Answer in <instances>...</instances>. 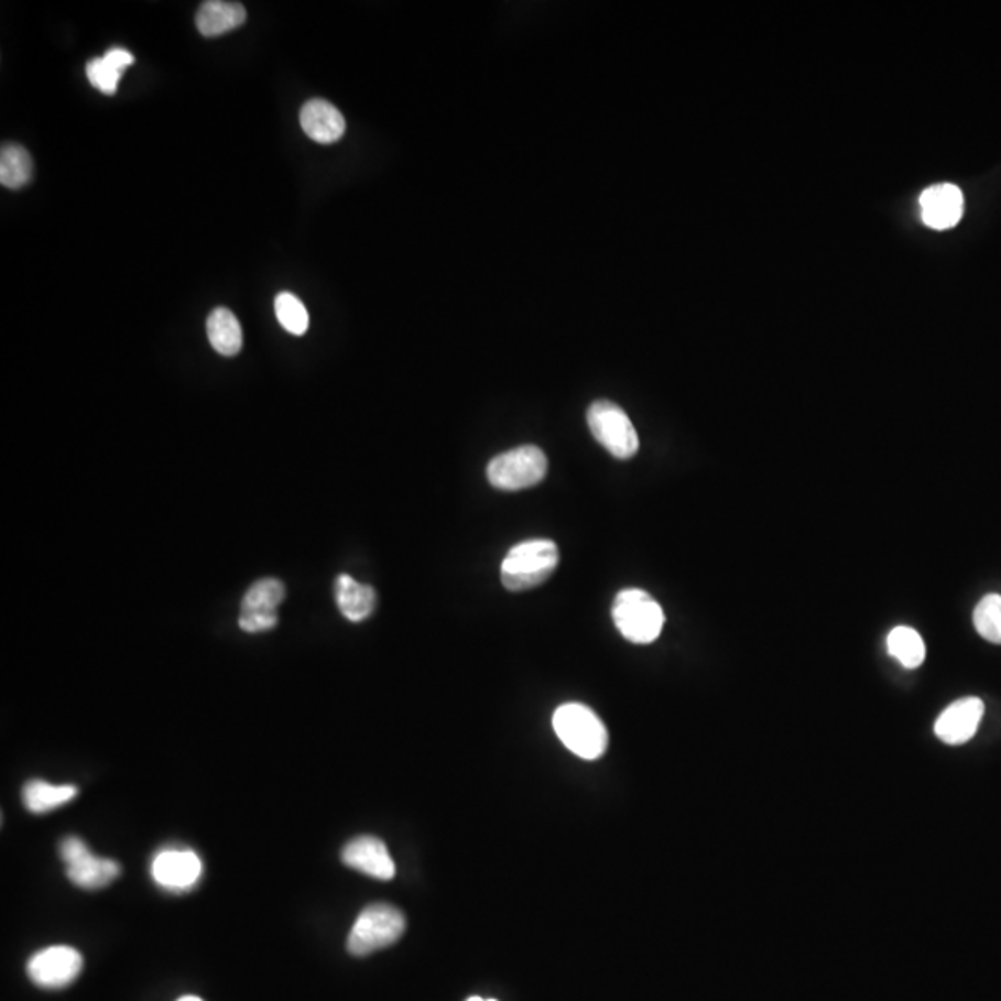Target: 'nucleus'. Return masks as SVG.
<instances>
[{"label":"nucleus","mask_w":1001,"mask_h":1001,"mask_svg":"<svg viewBox=\"0 0 1001 1001\" xmlns=\"http://www.w3.org/2000/svg\"><path fill=\"white\" fill-rule=\"evenodd\" d=\"M558 547L551 540H525L514 545L501 564V583L509 591L533 590L558 568Z\"/></svg>","instance_id":"nucleus-1"},{"label":"nucleus","mask_w":1001,"mask_h":1001,"mask_svg":"<svg viewBox=\"0 0 1001 1001\" xmlns=\"http://www.w3.org/2000/svg\"><path fill=\"white\" fill-rule=\"evenodd\" d=\"M556 737L574 755L585 761H596L605 755L609 732L603 721L590 707L580 703H566L553 715Z\"/></svg>","instance_id":"nucleus-2"},{"label":"nucleus","mask_w":1001,"mask_h":1001,"mask_svg":"<svg viewBox=\"0 0 1001 1001\" xmlns=\"http://www.w3.org/2000/svg\"><path fill=\"white\" fill-rule=\"evenodd\" d=\"M612 620L623 639L633 644H653L664 629V610L650 594L640 588H627L616 596Z\"/></svg>","instance_id":"nucleus-3"},{"label":"nucleus","mask_w":1001,"mask_h":1001,"mask_svg":"<svg viewBox=\"0 0 1001 1001\" xmlns=\"http://www.w3.org/2000/svg\"><path fill=\"white\" fill-rule=\"evenodd\" d=\"M404 927L406 922L399 908L388 903H373L358 914L347 938V949L357 957L376 954L398 943L403 937Z\"/></svg>","instance_id":"nucleus-4"},{"label":"nucleus","mask_w":1001,"mask_h":1001,"mask_svg":"<svg viewBox=\"0 0 1001 1001\" xmlns=\"http://www.w3.org/2000/svg\"><path fill=\"white\" fill-rule=\"evenodd\" d=\"M488 480L503 492L536 487L547 475V457L536 445H522L501 453L488 464Z\"/></svg>","instance_id":"nucleus-5"},{"label":"nucleus","mask_w":1001,"mask_h":1001,"mask_svg":"<svg viewBox=\"0 0 1001 1001\" xmlns=\"http://www.w3.org/2000/svg\"><path fill=\"white\" fill-rule=\"evenodd\" d=\"M586 422L594 438L618 460H629L639 453V433L631 417L618 404L605 399L591 403L586 412Z\"/></svg>","instance_id":"nucleus-6"},{"label":"nucleus","mask_w":1001,"mask_h":1001,"mask_svg":"<svg viewBox=\"0 0 1001 1001\" xmlns=\"http://www.w3.org/2000/svg\"><path fill=\"white\" fill-rule=\"evenodd\" d=\"M59 857L67 867L65 873L70 883L77 884L80 889H105L121 873L118 862L94 856L86 842L77 837H67L59 844Z\"/></svg>","instance_id":"nucleus-7"},{"label":"nucleus","mask_w":1001,"mask_h":1001,"mask_svg":"<svg viewBox=\"0 0 1001 1001\" xmlns=\"http://www.w3.org/2000/svg\"><path fill=\"white\" fill-rule=\"evenodd\" d=\"M84 959L70 946H48L32 955L26 965L30 981L40 989L59 990L77 981L83 973Z\"/></svg>","instance_id":"nucleus-8"},{"label":"nucleus","mask_w":1001,"mask_h":1001,"mask_svg":"<svg viewBox=\"0 0 1001 1001\" xmlns=\"http://www.w3.org/2000/svg\"><path fill=\"white\" fill-rule=\"evenodd\" d=\"M286 598L279 579H262L247 590L241 601L240 629L246 633H264L279 623L276 609Z\"/></svg>","instance_id":"nucleus-9"},{"label":"nucleus","mask_w":1001,"mask_h":1001,"mask_svg":"<svg viewBox=\"0 0 1001 1001\" xmlns=\"http://www.w3.org/2000/svg\"><path fill=\"white\" fill-rule=\"evenodd\" d=\"M154 883L173 892L194 889L203 878V861L189 848H165L154 856L151 864Z\"/></svg>","instance_id":"nucleus-10"},{"label":"nucleus","mask_w":1001,"mask_h":1001,"mask_svg":"<svg viewBox=\"0 0 1001 1001\" xmlns=\"http://www.w3.org/2000/svg\"><path fill=\"white\" fill-rule=\"evenodd\" d=\"M341 861L346 867L381 881H390L395 875V862L388 851L387 844L382 842L381 838L369 835L352 838L351 842H347L341 851Z\"/></svg>","instance_id":"nucleus-11"},{"label":"nucleus","mask_w":1001,"mask_h":1001,"mask_svg":"<svg viewBox=\"0 0 1001 1001\" xmlns=\"http://www.w3.org/2000/svg\"><path fill=\"white\" fill-rule=\"evenodd\" d=\"M984 705L979 697H965L951 703L943 715L938 716L935 732L944 744H967L978 732L983 718Z\"/></svg>","instance_id":"nucleus-12"},{"label":"nucleus","mask_w":1001,"mask_h":1001,"mask_svg":"<svg viewBox=\"0 0 1001 1001\" xmlns=\"http://www.w3.org/2000/svg\"><path fill=\"white\" fill-rule=\"evenodd\" d=\"M922 219L929 229H954L965 214V195L955 184H938L920 195Z\"/></svg>","instance_id":"nucleus-13"},{"label":"nucleus","mask_w":1001,"mask_h":1001,"mask_svg":"<svg viewBox=\"0 0 1001 1001\" xmlns=\"http://www.w3.org/2000/svg\"><path fill=\"white\" fill-rule=\"evenodd\" d=\"M301 127L317 143H334L346 134V119L328 100L312 99L301 110Z\"/></svg>","instance_id":"nucleus-14"},{"label":"nucleus","mask_w":1001,"mask_h":1001,"mask_svg":"<svg viewBox=\"0 0 1001 1001\" xmlns=\"http://www.w3.org/2000/svg\"><path fill=\"white\" fill-rule=\"evenodd\" d=\"M336 603L341 614L352 623L368 620L377 607V591L373 586L362 585L352 579L351 575L341 574L336 579Z\"/></svg>","instance_id":"nucleus-15"},{"label":"nucleus","mask_w":1001,"mask_h":1001,"mask_svg":"<svg viewBox=\"0 0 1001 1001\" xmlns=\"http://www.w3.org/2000/svg\"><path fill=\"white\" fill-rule=\"evenodd\" d=\"M246 8L241 7L240 2L208 0L199 8L195 23H197L200 34L206 37H217V35L238 29L246 23Z\"/></svg>","instance_id":"nucleus-16"},{"label":"nucleus","mask_w":1001,"mask_h":1001,"mask_svg":"<svg viewBox=\"0 0 1001 1001\" xmlns=\"http://www.w3.org/2000/svg\"><path fill=\"white\" fill-rule=\"evenodd\" d=\"M211 347L222 357H235L243 346V333L238 317L227 308H216L206 322Z\"/></svg>","instance_id":"nucleus-17"},{"label":"nucleus","mask_w":1001,"mask_h":1001,"mask_svg":"<svg viewBox=\"0 0 1001 1001\" xmlns=\"http://www.w3.org/2000/svg\"><path fill=\"white\" fill-rule=\"evenodd\" d=\"M78 788L73 785H51L42 779L29 781L23 788L24 807L32 814H45L77 797Z\"/></svg>","instance_id":"nucleus-18"},{"label":"nucleus","mask_w":1001,"mask_h":1001,"mask_svg":"<svg viewBox=\"0 0 1001 1001\" xmlns=\"http://www.w3.org/2000/svg\"><path fill=\"white\" fill-rule=\"evenodd\" d=\"M32 156L18 143H4L0 151V182L10 189L24 188L32 178Z\"/></svg>","instance_id":"nucleus-19"},{"label":"nucleus","mask_w":1001,"mask_h":1001,"mask_svg":"<svg viewBox=\"0 0 1001 1001\" xmlns=\"http://www.w3.org/2000/svg\"><path fill=\"white\" fill-rule=\"evenodd\" d=\"M886 648L890 655L894 656L902 666L914 670L922 666L925 661V644L918 631L911 627H896L889 633Z\"/></svg>","instance_id":"nucleus-20"},{"label":"nucleus","mask_w":1001,"mask_h":1001,"mask_svg":"<svg viewBox=\"0 0 1001 1001\" xmlns=\"http://www.w3.org/2000/svg\"><path fill=\"white\" fill-rule=\"evenodd\" d=\"M973 627L990 644L1001 645V596H984L973 610Z\"/></svg>","instance_id":"nucleus-21"},{"label":"nucleus","mask_w":1001,"mask_h":1001,"mask_svg":"<svg viewBox=\"0 0 1001 1001\" xmlns=\"http://www.w3.org/2000/svg\"><path fill=\"white\" fill-rule=\"evenodd\" d=\"M275 314L282 328L293 336H303L308 330V325H311L308 311L303 305V301L295 297L293 293L282 292L276 295Z\"/></svg>","instance_id":"nucleus-22"},{"label":"nucleus","mask_w":1001,"mask_h":1001,"mask_svg":"<svg viewBox=\"0 0 1001 1001\" xmlns=\"http://www.w3.org/2000/svg\"><path fill=\"white\" fill-rule=\"evenodd\" d=\"M86 75H88L89 83L94 88L99 89L102 94L113 95L116 89H118L119 78H121V70L116 69L110 62H106L105 56L102 58H95L86 65Z\"/></svg>","instance_id":"nucleus-23"},{"label":"nucleus","mask_w":1001,"mask_h":1001,"mask_svg":"<svg viewBox=\"0 0 1001 1001\" xmlns=\"http://www.w3.org/2000/svg\"><path fill=\"white\" fill-rule=\"evenodd\" d=\"M105 58L106 62H110V64L113 65L116 69L121 70V73H123L129 65L134 64V56H132L129 51H124V48H110V51L105 54Z\"/></svg>","instance_id":"nucleus-24"},{"label":"nucleus","mask_w":1001,"mask_h":1001,"mask_svg":"<svg viewBox=\"0 0 1001 1001\" xmlns=\"http://www.w3.org/2000/svg\"><path fill=\"white\" fill-rule=\"evenodd\" d=\"M178 1001H203V1000H200V998H197V995H184V998H181V1000H178Z\"/></svg>","instance_id":"nucleus-25"},{"label":"nucleus","mask_w":1001,"mask_h":1001,"mask_svg":"<svg viewBox=\"0 0 1001 1001\" xmlns=\"http://www.w3.org/2000/svg\"><path fill=\"white\" fill-rule=\"evenodd\" d=\"M468 1001H498V1000H485V998H479V995H474V998H469Z\"/></svg>","instance_id":"nucleus-26"}]
</instances>
